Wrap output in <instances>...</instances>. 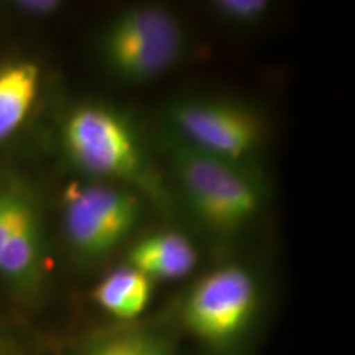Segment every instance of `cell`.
I'll return each instance as SVG.
<instances>
[{
	"label": "cell",
	"mask_w": 355,
	"mask_h": 355,
	"mask_svg": "<svg viewBox=\"0 0 355 355\" xmlns=\"http://www.w3.org/2000/svg\"><path fill=\"white\" fill-rule=\"evenodd\" d=\"M66 162L86 180L122 186L170 209V191L135 123L102 102H81L63 115L58 132Z\"/></svg>",
	"instance_id": "obj_1"
},
{
	"label": "cell",
	"mask_w": 355,
	"mask_h": 355,
	"mask_svg": "<svg viewBox=\"0 0 355 355\" xmlns=\"http://www.w3.org/2000/svg\"><path fill=\"white\" fill-rule=\"evenodd\" d=\"M170 168L186 206L209 232L232 237L263 211L266 188L252 165L194 150L165 133Z\"/></svg>",
	"instance_id": "obj_2"
},
{
	"label": "cell",
	"mask_w": 355,
	"mask_h": 355,
	"mask_svg": "<svg viewBox=\"0 0 355 355\" xmlns=\"http://www.w3.org/2000/svg\"><path fill=\"white\" fill-rule=\"evenodd\" d=\"M263 293L247 266L227 263L199 277L176 306V321L189 337L219 355L241 349L259 322Z\"/></svg>",
	"instance_id": "obj_3"
},
{
	"label": "cell",
	"mask_w": 355,
	"mask_h": 355,
	"mask_svg": "<svg viewBox=\"0 0 355 355\" xmlns=\"http://www.w3.org/2000/svg\"><path fill=\"white\" fill-rule=\"evenodd\" d=\"M43 202L28 180L0 171V286L25 308L46 298L51 273Z\"/></svg>",
	"instance_id": "obj_4"
},
{
	"label": "cell",
	"mask_w": 355,
	"mask_h": 355,
	"mask_svg": "<svg viewBox=\"0 0 355 355\" xmlns=\"http://www.w3.org/2000/svg\"><path fill=\"white\" fill-rule=\"evenodd\" d=\"M102 64L119 81H155L183 60L186 32L180 17L165 6L127 7L102 26L97 38Z\"/></svg>",
	"instance_id": "obj_5"
},
{
	"label": "cell",
	"mask_w": 355,
	"mask_h": 355,
	"mask_svg": "<svg viewBox=\"0 0 355 355\" xmlns=\"http://www.w3.org/2000/svg\"><path fill=\"white\" fill-rule=\"evenodd\" d=\"M145 199L122 186L73 181L61 196V232L71 255L94 265L117 250L144 217Z\"/></svg>",
	"instance_id": "obj_6"
},
{
	"label": "cell",
	"mask_w": 355,
	"mask_h": 355,
	"mask_svg": "<svg viewBox=\"0 0 355 355\" xmlns=\"http://www.w3.org/2000/svg\"><path fill=\"white\" fill-rule=\"evenodd\" d=\"M166 133L191 148L229 162L252 165L265 140L254 109L216 97H184L165 109Z\"/></svg>",
	"instance_id": "obj_7"
},
{
	"label": "cell",
	"mask_w": 355,
	"mask_h": 355,
	"mask_svg": "<svg viewBox=\"0 0 355 355\" xmlns=\"http://www.w3.org/2000/svg\"><path fill=\"white\" fill-rule=\"evenodd\" d=\"M43 86V69L26 56L0 60V146L10 141L32 117Z\"/></svg>",
	"instance_id": "obj_8"
},
{
	"label": "cell",
	"mask_w": 355,
	"mask_h": 355,
	"mask_svg": "<svg viewBox=\"0 0 355 355\" xmlns=\"http://www.w3.org/2000/svg\"><path fill=\"white\" fill-rule=\"evenodd\" d=\"M199 254L194 243L176 230H158L128 248L127 261L153 283L180 282L196 270Z\"/></svg>",
	"instance_id": "obj_9"
},
{
	"label": "cell",
	"mask_w": 355,
	"mask_h": 355,
	"mask_svg": "<svg viewBox=\"0 0 355 355\" xmlns=\"http://www.w3.org/2000/svg\"><path fill=\"white\" fill-rule=\"evenodd\" d=\"M155 283L128 263L110 270L91 290V300L115 321L130 322L148 309Z\"/></svg>",
	"instance_id": "obj_10"
},
{
	"label": "cell",
	"mask_w": 355,
	"mask_h": 355,
	"mask_svg": "<svg viewBox=\"0 0 355 355\" xmlns=\"http://www.w3.org/2000/svg\"><path fill=\"white\" fill-rule=\"evenodd\" d=\"M73 355H176V352L157 332L119 327L89 337L78 345Z\"/></svg>",
	"instance_id": "obj_11"
},
{
	"label": "cell",
	"mask_w": 355,
	"mask_h": 355,
	"mask_svg": "<svg viewBox=\"0 0 355 355\" xmlns=\"http://www.w3.org/2000/svg\"><path fill=\"white\" fill-rule=\"evenodd\" d=\"M209 10L217 20L237 28H250L263 21L272 10L268 0H214Z\"/></svg>",
	"instance_id": "obj_12"
},
{
	"label": "cell",
	"mask_w": 355,
	"mask_h": 355,
	"mask_svg": "<svg viewBox=\"0 0 355 355\" xmlns=\"http://www.w3.org/2000/svg\"><path fill=\"white\" fill-rule=\"evenodd\" d=\"M8 10L28 20H46L56 17L66 3L61 0H12L6 3Z\"/></svg>",
	"instance_id": "obj_13"
},
{
	"label": "cell",
	"mask_w": 355,
	"mask_h": 355,
	"mask_svg": "<svg viewBox=\"0 0 355 355\" xmlns=\"http://www.w3.org/2000/svg\"><path fill=\"white\" fill-rule=\"evenodd\" d=\"M0 355H26L17 339L0 324Z\"/></svg>",
	"instance_id": "obj_14"
}]
</instances>
